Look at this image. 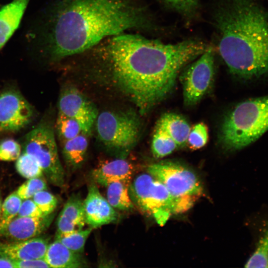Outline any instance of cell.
<instances>
[{
  "instance_id": "obj_1",
  "label": "cell",
  "mask_w": 268,
  "mask_h": 268,
  "mask_svg": "<svg viewBox=\"0 0 268 268\" xmlns=\"http://www.w3.org/2000/svg\"><path fill=\"white\" fill-rule=\"evenodd\" d=\"M96 55L118 87L144 114L173 89L180 69L207 49L201 41L165 44L140 35L113 36Z\"/></svg>"
},
{
  "instance_id": "obj_2",
  "label": "cell",
  "mask_w": 268,
  "mask_h": 268,
  "mask_svg": "<svg viewBox=\"0 0 268 268\" xmlns=\"http://www.w3.org/2000/svg\"><path fill=\"white\" fill-rule=\"evenodd\" d=\"M151 26L134 0H60L33 34L38 50L57 61L90 49L104 38Z\"/></svg>"
},
{
  "instance_id": "obj_3",
  "label": "cell",
  "mask_w": 268,
  "mask_h": 268,
  "mask_svg": "<svg viewBox=\"0 0 268 268\" xmlns=\"http://www.w3.org/2000/svg\"><path fill=\"white\" fill-rule=\"evenodd\" d=\"M218 50L230 72L244 79L268 74V10L258 0H220L213 13Z\"/></svg>"
},
{
  "instance_id": "obj_4",
  "label": "cell",
  "mask_w": 268,
  "mask_h": 268,
  "mask_svg": "<svg viewBox=\"0 0 268 268\" xmlns=\"http://www.w3.org/2000/svg\"><path fill=\"white\" fill-rule=\"evenodd\" d=\"M268 130V95L238 104L223 120L220 140L225 149L236 151L260 138Z\"/></svg>"
},
{
  "instance_id": "obj_5",
  "label": "cell",
  "mask_w": 268,
  "mask_h": 268,
  "mask_svg": "<svg viewBox=\"0 0 268 268\" xmlns=\"http://www.w3.org/2000/svg\"><path fill=\"white\" fill-rule=\"evenodd\" d=\"M99 140L107 148L127 153L137 142L141 130L136 115L131 112L105 111L95 122Z\"/></svg>"
},
{
  "instance_id": "obj_6",
  "label": "cell",
  "mask_w": 268,
  "mask_h": 268,
  "mask_svg": "<svg viewBox=\"0 0 268 268\" xmlns=\"http://www.w3.org/2000/svg\"><path fill=\"white\" fill-rule=\"evenodd\" d=\"M22 151L36 160L50 183L60 188L64 186L65 172L51 126L40 123L30 131L24 137Z\"/></svg>"
},
{
  "instance_id": "obj_7",
  "label": "cell",
  "mask_w": 268,
  "mask_h": 268,
  "mask_svg": "<svg viewBox=\"0 0 268 268\" xmlns=\"http://www.w3.org/2000/svg\"><path fill=\"white\" fill-rule=\"evenodd\" d=\"M147 172L188 209L203 194L202 184L198 176L181 164L172 162L154 163L148 166Z\"/></svg>"
},
{
  "instance_id": "obj_8",
  "label": "cell",
  "mask_w": 268,
  "mask_h": 268,
  "mask_svg": "<svg viewBox=\"0 0 268 268\" xmlns=\"http://www.w3.org/2000/svg\"><path fill=\"white\" fill-rule=\"evenodd\" d=\"M214 73V54L209 47L183 73V97L185 104H196L210 87Z\"/></svg>"
},
{
  "instance_id": "obj_9",
  "label": "cell",
  "mask_w": 268,
  "mask_h": 268,
  "mask_svg": "<svg viewBox=\"0 0 268 268\" xmlns=\"http://www.w3.org/2000/svg\"><path fill=\"white\" fill-rule=\"evenodd\" d=\"M33 109L17 91L7 90L0 94V131L15 132L31 121Z\"/></svg>"
},
{
  "instance_id": "obj_10",
  "label": "cell",
  "mask_w": 268,
  "mask_h": 268,
  "mask_svg": "<svg viewBox=\"0 0 268 268\" xmlns=\"http://www.w3.org/2000/svg\"><path fill=\"white\" fill-rule=\"evenodd\" d=\"M58 107L59 113L79 122L83 134L91 132L98 114L95 106L77 88L68 87L63 90Z\"/></svg>"
},
{
  "instance_id": "obj_11",
  "label": "cell",
  "mask_w": 268,
  "mask_h": 268,
  "mask_svg": "<svg viewBox=\"0 0 268 268\" xmlns=\"http://www.w3.org/2000/svg\"><path fill=\"white\" fill-rule=\"evenodd\" d=\"M83 209L86 224L96 228L115 222L118 214L107 200L101 194L97 186L91 183L83 201Z\"/></svg>"
},
{
  "instance_id": "obj_12",
  "label": "cell",
  "mask_w": 268,
  "mask_h": 268,
  "mask_svg": "<svg viewBox=\"0 0 268 268\" xmlns=\"http://www.w3.org/2000/svg\"><path fill=\"white\" fill-rule=\"evenodd\" d=\"M54 217L53 213L34 217L16 216L0 229V237L17 241L38 237L49 227Z\"/></svg>"
},
{
  "instance_id": "obj_13",
  "label": "cell",
  "mask_w": 268,
  "mask_h": 268,
  "mask_svg": "<svg viewBox=\"0 0 268 268\" xmlns=\"http://www.w3.org/2000/svg\"><path fill=\"white\" fill-rule=\"evenodd\" d=\"M49 240L43 237L0 243V256L13 261L43 259Z\"/></svg>"
},
{
  "instance_id": "obj_14",
  "label": "cell",
  "mask_w": 268,
  "mask_h": 268,
  "mask_svg": "<svg viewBox=\"0 0 268 268\" xmlns=\"http://www.w3.org/2000/svg\"><path fill=\"white\" fill-rule=\"evenodd\" d=\"M85 224L83 201L79 195H73L67 201L58 216L56 238L81 230Z\"/></svg>"
},
{
  "instance_id": "obj_15",
  "label": "cell",
  "mask_w": 268,
  "mask_h": 268,
  "mask_svg": "<svg viewBox=\"0 0 268 268\" xmlns=\"http://www.w3.org/2000/svg\"><path fill=\"white\" fill-rule=\"evenodd\" d=\"M134 170L132 163L120 158L98 165L92 171V176L96 183L105 187L118 181L130 184Z\"/></svg>"
},
{
  "instance_id": "obj_16",
  "label": "cell",
  "mask_w": 268,
  "mask_h": 268,
  "mask_svg": "<svg viewBox=\"0 0 268 268\" xmlns=\"http://www.w3.org/2000/svg\"><path fill=\"white\" fill-rule=\"evenodd\" d=\"M29 0H13L0 8V50L18 27Z\"/></svg>"
},
{
  "instance_id": "obj_17",
  "label": "cell",
  "mask_w": 268,
  "mask_h": 268,
  "mask_svg": "<svg viewBox=\"0 0 268 268\" xmlns=\"http://www.w3.org/2000/svg\"><path fill=\"white\" fill-rule=\"evenodd\" d=\"M44 260L50 268H79L87 267L82 254L73 252L59 240L49 244Z\"/></svg>"
},
{
  "instance_id": "obj_18",
  "label": "cell",
  "mask_w": 268,
  "mask_h": 268,
  "mask_svg": "<svg viewBox=\"0 0 268 268\" xmlns=\"http://www.w3.org/2000/svg\"><path fill=\"white\" fill-rule=\"evenodd\" d=\"M155 127L164 131L178 146H182L187 142L191 129L185 118L171 113L163 114L157 121Z\"/></svg>"
},
{
  "instance_id": "obj_19",
  "label": "cell",
  "mask_w": 268,
  "mask_h": 268,
  "mask_svg": "<svg viewBox=\"0 0 268 268\" xmlns=\"http://www.w3.org/2000/svg\"><path fill=\"white\" fill-rule=\"evenodd\" d=\"M88 146L87 134L83 133L64 142L62 153L67 165L71 169L75 170L82 165Z\"/></svg>"
},
{
  "instance_id": "obj_20",
  "label": "cell",
  "mask_w": 268,
  "mask_h": 268,
  "mask_svg": "<svg viewBox=\"0 0 268 268\" xmlns=\"http://www.w3.org/2000/svg\"><path fill=\"white\" fill-rule=\"evenodd\" d=\"M130 184L118 181L113 182L107 186V201L114 208L129 211L134 208V203L129 192Z\"/></svg>"
},
{
  "instance_id": "obj_21",
  "label": "cell",
  "mask_w": 268,
  "mask_h": 268,
  "mask_svg": "<svg viewBox=\"0 0 268 268\" xmlns=\"http://www.w3.org/2000/svg\"><path fill=\"white\" fill-rule=\"evenodd\" d=\"M245 267L268 268V221L263 228L255 249Z\"/></svg>"
},
{
  "instance_id": "obj_22",
  "label": "cell",
  "mask_w": 268,
  "mask_h": 268,
  "mask_svg": "<svg viewBox=\"0 0 268 268\" xmlns=\"http://www.w3.org/2000/svg\"><path fill=\"white\" fill-rule=\"evenodd\" d=\"M178 147L164 131L156 128L152 137L151 151L156 158H161L172 153Z\"/></svg>"
},
{
  "instance_id": "obj_23",
  "label": "cell",
  "mask_w": 268,
  "mask_h": 268,
  "mask_svg": "<svg viewBox=\"0 0 268 268\" xmlns=\"http://www.w3.org/2000/svg\"><path fill=\"white\" fill-rule=\"evenodd\" d=\"M56 128L59 137L63 142L83 133L78 122L60 113H58Z\"/></svg>"
},
{
  "instance_id": "obj_24",
  "label": "cell",
  "mask_w": 268,
  "mask_h": 268,
  "mask_svg": "<svg viewBox=\"0 0 268 268\" xmlns=\"http://www.w3.org/2000/svg\"><path fill=\"white\" fill-rule=\"evenodd\" d=\"M16 160L15 167L18 173L26 179L42 177L43 170L36 160L30 154L22 151Z\"/></svg>"
},
{
  "instance_id": "obj_25",
  "label": "cell",
  "mask_w": 268,
  "mask_h": 268,
  "mask_svg": "<svg viewBox=\"0 0 268 268\" xmlns=\"http://www.w3.org/2000/svg\"><path fill=\"white\" fill-rule=\"evenodd\" d=\"M91 227L81 229L56 238L74 253L82 254L86 241L92 231Z\"/></svg>"
},
{
  "instance_id": "obj_26",
  "label": "cell",
  "mask_w": 268,
  "mask_h": 268,
  "mask_svg": "<svg viewBox=\"0 0 268 268\" xmlns=\"http://www.w3.org/2000/svg\"><path fill=\"white\" fill-rule=\"evenodd\" d=\"M22 200L16 192L7 196L2 203L0 229L7 225L18 214Z\"/></svg>"
},
{
  "instance_id": "obj_27",
  "label": "cell",
  "mask_w": 268,
  "mask_h": 268,
  "mask_svg": "<svg viewBox=\"0 0 268 268\" xmlns=\"http://www.w3.org/2000/svg\"><path fill=\"white\" fill-rule=\"evenodd\" d=\"M46 181L41 177L28 179L16 190L18 196L22 200L31 199L37 193L47 189Z\"/></svg>"
},
{
  "instance_id": "obj_28",
  "label": "cell",
  "mask_w": 268,
  "mask_h": 268,
  "mask_svg": "<svg viewBox=\"0 0 268 268\" xmlns=\"http://www.w3.org/2000/svg\"><path fill=\"white\" fill-rule=\"evenodd\" d=\"M208 138L207 126L202 122L195 125L191 129L187 142L192 149H200L207 143Z\"/></svg>"
},
{
  "instance_id": "obj_29",
  "label": "cell",
  "mask_w": 268,
  "mask_h": 268,
  "mask_svg": "<svg viewBox=\"0 0 268 268\" xmlns=\"http://www.w3.org/2000/svg\"><path fill=\"white\" fill-rule=\"evenodd\" d=\"M31 199L44 215L52 213L58 204L55 196L46 190L37 193Z\"/></svg>"
},
{
  "instance_id": "obj_30",
  "label": "cell",
  "mask_w": 268,
  "mask_h": 268,
  "mask_svg": "<svg viewBox=\"0 0 268 268\" xmlns=\"http://www.w3.org/2000/svg\"><path fill=\"white\" fill-rule=\"evenodd\" d=\"M21 153L19 143L13 139H6L0 143V160H16Z\"/></svg>"
},
{
  "instance_id": "obj_31",
  "label": "cell",
  "mask_w": 268,
  "mask_h": 268,
  "mask_svg": "<svg viewBox=\"0 0 268 268\" xmlns=\"http://www.w3.org/2000/svg\"><path fill=\"white\" fill-rule=\"evenodd\" d=\"M175 10L184 14H189L197 6L198 0H161Z\"/></svg>"
},
{
  "instance_id": "obj_32",
  "label": "cell",
  "mask_w": 268,
  "mask_h": 268,
  "mask_svg": "<svg viewBox=\"0 0 268 268\" xmlns=\"http://www.w3.org/2000/svg\"><path fill=\"white\" fill-rule=\"evenodd\" d=\"M22 201L17 216L34 217L44 215L32 199Z\"/></svg>"
},
{
  "instance_id": "obj_33",
  "label": "cell",
  "mask_w": 268,
  "mask_h": 268,
  "mask_svg": "<svg viewBox=\"0 0 268 268\" xmlns=\"http://www.w3.org/2000/svg\"><path fill=\"white\" fill-rule=\"evenodd\" d=\"M15 268H50L44 259L14 261Z\"/></svg>"
},
{
  "instance_id": "obj_34",
  "label": "cell",
  "mask_w": 268,
  "mask_h": 268,
  "mask_svg": "<svg viewBox=\"0 0 268 268\" xmlns=\"http://www.w3.org/2000/svg\"><path fill=\"white\" fill-rule=\"evenodd\" d=\"M0 268H15L14 261L0 256Z\"/></svg>"
},
{
  "instance_id": "obj_35",
  "label": "cell",
  "mask_w": 268,
  "mask_h": 268,
  "mask_svg": "<svg viewBox=\"0 0 268 268\" xmlns=\"http://www.w3.org/2000/svg\"><path fill=\"white\" fill-rule=\"evenodd\" d=\"M2 200L0 196V216H1V205H2Z\"/></svg>"
}]
</instances>
